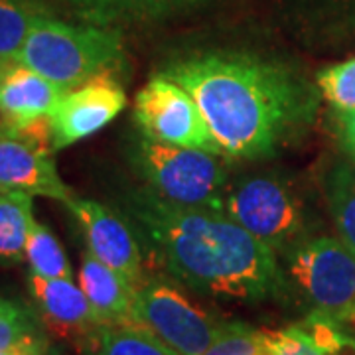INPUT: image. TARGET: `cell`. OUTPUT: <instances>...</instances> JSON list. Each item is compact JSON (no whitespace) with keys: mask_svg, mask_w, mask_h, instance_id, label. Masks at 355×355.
<instances>
[{"mask_svg":"<svg viewBox=\"0 0 355 355\" xmlns=\"http://www.w3.org/2000/svg\"><path fill=\"white\" fill-rule=\"evenodd\" d=\"M28 284L34 300L38 302L40 312L55 334L85 338L99 326L85 292L77 288L73 280L44 279L30 272Z\"/></svg>","mask_w":355,"mask_h":355,"instance_id":"cell-14","label":"cell"},{"mask_svg":"<svg viewBox=\"0 0 355 355\" xmlns=\"http://www.w3.org/2000/svg\"><path fill=\"white\" fill-rule=\"evenodd\" d=\"M263 343V330L245 322H225L216 342L203 355H254Z\"/></svg>","mask_w":355,"mask_h":355,"instance_id":"cell-23","label":"cell"},{"mask_svg":"<svg viewBox=\"0 0 355 355\" xmlns=\"http://www.w3.org/2000/svg\"><path fill=\"white\" fill-rule=\"evenodd\" d=\"M34 196L24 191H0V261L20 263L34 225Z\"/></svg>","mask_w":355,"mask_h":355,"instance_id":"cell-17","label":"cell"},{"mask_svg":"<svg viewBox=\"0 0 355 355\" xmlns=\"http://www.w3.org/2000/svg\"><path fill=\"white\" fill-rule=\"evenodd\" d=\"M318 87L322 97L331 103L338 111L355 109V58L334 64L318 73Z\"/></svg>","mask_w":355,"mask_h":355,"instance_id":"cell-21","label":"cell"},{"mask_svg":"<svg viewBox=\"0 0 355 355\" xmlns=\"http://www.w3.org/2000/svg\"><path fill=\"white\" fill-rule=\"evenodd\" d=\"M284 2L298 8H320V6H334L336 0H284Z\"/></svg>","mask_w":355,"mask_h":355,"instance_id":"cell-26","label":"cell"},{"mask_svg":"<svg viewBox=\"0 0 355 355\" xmlns=\"http://www.w3.org/2000/svg\"><path fill=\"white\" fill-rule=\"evenodd\" d=\"M340 135L343 144L349 148V153L355 154V109L354 111H340Z\"/></svg>","mask_w":355,"mask_h":355,"instance_id":"cell-25","label":"cell"},{"mask_svg":"<svg viewBox=\"0 0 355 355\" xmlns=\"http://www.w3.org/2000/svg\"><path fill=\"white\" fill-rule=\"evenodd\" d=\"M83 24L142 28L207 10L219 0H60Z\"/></svg>","mask_w":355,"mask_h":355,"instance_id":"cell-12","label":"cell"},{"mask_svg":"<svg viewBox=\"0 0 355 355\" xmlns=\"http://www.w3.org/2000/svg\"><path fill=\"white\" fill-rule=\"evenodd\" d=\"M128 160L148 190L186 207L223 211L229 170L221 154L172 146L137 132L128 142Z\"/></svg>","mask_w":355,"mask_h":355,"instance_id":"cell-4","label":"cell"},{"mask_svg":"<svg viewBox=\"0 0 355 355\" xmlns=\"http://www.w3.org/2000/svg\"><path fill=\"white\" fill-rule=\"evenodd\" d=\"M279 261L291 298H300L310 314L342 322L355 310V254L340 237L310 235Z\"/></svg>","mask_w":355,"mask_h":355,"instance_id":"cell-6","label":"cell"},{"mask_svg":"<svg viewBox=\"0 0 355 355\" xmlns=\"http://www.w3.org/2000/svg\"><path fill=\"white\" fill-rule=\"evenodd\" d=\"M79 288L85 292L99 324L132 322L135 288L91 251L83 253Z\"/></svg>","mask_w":355,"mask_h":355,"instance_id":"cell-15","label":"cell"},{"mask_svg":"<svg viewBox=\"0 0 355 355\" xmlns=\"http://www.w3.org/2000/svg\"><path fill=\"white\" fill-rule=\"evenodd\" d=\"M83 355H178L137 322L99 324L83 338Z\"/></svg>","mask_w":355,"mask_h":355,"instance_id":"cell-16","label":"cell"},{"mask_svg":"<svg viewBox=\"0 0 355 355\" xmlns=\"http://www.w3.org/2000/svg\"><path fill=\"white\" fill-rule=\"evenodd\" d=\"M221 214L277 257L314 235L302 193L279 172H253L229 182Z\"/></svg>","mask_w":355,"mask_h":355,"instance_id":"cell-5","label":"cell"},{"mask_svg":"<svg viewBox=\"0 0 355 355\" xmlns=\"http://www.w3.org/2000/svg\"><path fill=\"white\" fill-rule=\"evenodd\" d=\"M198 103L225 158L270 160L298 144L316 123L322 91L298 65L249 48L180 51L158 73Z\"/></svg>","mask_w":355,"mask_h":355,"instance_id":"cell-1","label":"cell"},{"mask_svg":"<svg viewBox=\"0 0 355 355\" xmlns=\"http://www.w3.org/2000/svg\"><path fill=\"white\" fill-rule=\"evenodd\" d=\"M263 336L279 355H326L308 340V336L298 326L279 331L263 330Z\"/></svg>","mask_w":355,"mask_h":355,"instance_id":"cell-24","label":"cell"},{"mask_svg":"<svg viewBox=\"0 0 355 355\" xmlns=\"http://www.w3.org/2000/svg\"><path fill=\"white\" fill-rule=\"evenodd\" d=\"M322 190L340 241L355 254V168L334 162L324 172Z\"/></svg>","mask_w":355,"mask_h":355,"instance_id":"cell-18","label":"cell"},{"mask_svg":"<svg viewBox=\"0 0 355 355\" xmlns=\"http://www.w3.org/2000/svg\"><path fill=\"white\" fill-rule=\"evenodd\" d=\"M38 326L36 320L24 306L0 298V349L36 340Z\"/></svg>","mask_w":355,"mask_h":355,"instance_id":"cell-22","label":"cell"},{"mask_svg":"<svg viewBox=\"0 0 355 355\" xmlns=\"http://www.w3.org/2000/svg\"><path fill=\"white\" fill-rule=\"evenodd\" d=\"M254 355H279V354H277V352H275V349H272V347L266 343L265 336H263V343H261V347L257 349V354Z\"/></svg>","mask_w":355,"mask_h":355,"instance_id":"cell-27","label":"cell"},{"mask_svg":"<svg viewBox=\"0 0 355 355\" xmlns=\"http://www.w3.org/2000/svg\"><path fill=\"white\" fill-rule=\"evenodd\" d=\"M51 153L50 146L0 127V191H24L67 205L76 196L58 174Z\"/></svg>","mask_w":355,"mask_h":355,"instance_id":"cell-11","label":"cell"},{"mask_svg":"<svg viewBox=\"0 0 355 355\" xmlns=\"http://www.w3.org/2000/svg\"><path fill=\"white\" fill-rule=\"evenodd\" d=\"M67 207L83 231L87 251L101 263L111 266L137 291V286L144 280L142 253L139 237L125 216L109 209L103 203L77 196L67 203Z\"/></svg>","mask_w":355,"mask_h":355,"instance_id":"cell-10","label":"cell"},{"mask_svg":"<svg viewBox=\"0 0 355 355\" xmlns=\"http://www.w3.org/2000/svg\"><path fill=\"white\" fill-rule=\"evenodd\" d=\"M119 205L156 263L186 288L241 304L291 300L279 257L225 214L166 202L146 186H128Z\"/></svg>","mask_w":355,"mask_h":355,"instance_id":"cell-2","label":"cell"},{"mask_svg":"<svg viewBox=\"0 0 355 355\" xmlns=\"http://www.w3.org/2000/svg\"><path fill=\"white\" fill-rule=\"evenodd\" d=\"M123 62V30L67 24L46 12L36 16L18 55V64L50 79L65 93L93 77L113 73Z\"/></svg>","mask_w":355,"mask_h":355,"instance_id":"cell-3","label":"cell"},{"mask_svg":"<svg viewBox=\"0 0 355 355\" xmlns=\"http://www.w3.org/2000/svg\"><path fill=\"white\" fill-rule=\"evenodd\" d=\"M40 12L26 0H0V69L18 62L28 32Z\"/></svg>","mask_w":355,"mask_h":355,"instance_id":"cell-20","label":"cell"},{"mask_svg":"<svg viewBox=\"0 0 355 355\" xmlns=\"http://www.w3.org/2000/svg\"><path fill=\"white\" fill-rule=\"evenodd\" d=\"M127 107V93L113 73L89 79L67 91L50 116L53 153L89 139Z\"/></svg>","mask_w":355,"mask_h":355,"instance_id":"cell-9","label":"cell"},{"mask_svg":"<svg viewBox=\"0 0 355 355\" xmlns=\"http://www.w3.org/2000/svg\"><path fill=\"white\" fill-rule=\"evenodd\" d=\"M65 91L50 79L22 64L2 67L0 73V116L4 128H22L50 119Z\"/></svg>","mask_w":355,"mask_h":355,"instance_id":"cell-13","label":"cell"},{"mask_svg":"<svg viewBox=\"0 0 355 355\" xmlns=\"http://www.w3.org/2000/svg\"><path fill=\"white\" fill-rule=\"evenodd\" d=\"M132 322L153 331L178 355H203L225 324L160 277L144 279L137 286Z\"/></svg>","mask_w":355,"mask_h":355,"instance_id":"cell-7","label":"cell"},{"mask_svg":"<svg viewBox=\"0 0 355 355\" xmlns=\"http://www.w3.org/2000/svg\"><path fill=\"white\" fill-rule=\"evenodd\" d=\"M26 261L34 275L44 279L73 280V270L67 261L60 241L51 233L50 227L34 221L30 237L26 243Z\"/></svg>","mask_w":355,"mask_h":355,"instance_id":"cell-19","label":"cell"},{"mask_svg":"<svg viewBox=\"0 0 355 355\" xmlns=\"http://www.w3.org/2000/svg\"><path fill=\"white\" fill-rule=\"evenodd\" d=\"M135 123L146 139L223 156L193 97L162 76H154L137 93Z\"/></svg>","mask_w":355,"mask_h":355,"instance_id":"cell-8","label":"cell"}]
</instances>
